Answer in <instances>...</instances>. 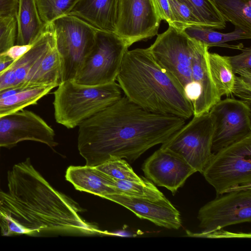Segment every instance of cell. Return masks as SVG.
I'll list each match as a JSON object with an SVG mask.
<instances>
[{"label":"cell","instance_id":"cell-28","mask_svg":"<svg viewBox=\"0 0 251 251\" xmlns=\"http://www.w3.org/2000/svg\"><path fill=\"white\" fill-rule=\"evenodd\" d=\"M96 167L111 177L120 180L141 182L145 178L136 175L128 163L122 158L111 159Z\"/></svg>","mask_w":251,"mask_h":251},{"label":"cell","instance_id":"cell-19","mask_svg":"<svg viewBox=\"0 0 251 251\" xmlns=\"http://www.w3.org/2000/svg\"><path fill=\"white\" fill-rule=\"evenodd\" d=\"M117 0H79L69 15L76 16L97 29L114 32Z\"/></svg>","mask_w":251,"mask_h":251},{"label":"cell","instance_id":"cell-33","mask_svg":"<svg viewBox=\"0 0 251 251\" xmlns=\"http://www.w3.org/2000/svg\"><path fill=\"white\" fill-rule=\"evenodd\" d=\"M240 100L246 102L251 106V79L235 75L234 83L232 92Z\"/></svg>","mask_w":251,"mask_h":251},{"label":"cell","instance_id":"cell-15","mask_svg":"<svg viewBox=\"0 0 251 251\" xmlns=\"http://www.w3.org/2000/svg\"><path fill=\"white\" fill-rule=\"evenodd\" d=\"M55 42L52 23L44 28L31 48L0 73V91L6 88L23 87L35 74L51 46Z\"/></svg>","mask_w":251,"mask_h":251},{"label":"cell","instance_id":"cell-37","mask_svg":"<svg viewBox=\"0 0 251 251\" xmlns=\"http://www.w3.org/2000/svg\"><path fill=\"white\" fill-rule=\"evenodd\" d=\"M15 60L9 56L6 52L0 54V73L11 66Z\"/></svg>","mask_w":251,"mask_h":251},{"label":"cell","instance_id":"cell-25","mask_svg":"<svg viewBox=\"0 0 251 251\" xmlns=\"http://www.w3.org/2000/svg\"><path fill=\"white\" fill-rule=\"evenodd\" d=\"M205 27L224 29L226 21L218 11L214 0H182Z\"/></svg>","mask_w":251,"mask_h":251},{"label":"cell","instance_id":"cell-22","mask_svg":"<svg viewBox=\"0 0 251 251\" xmlns=\"http://www.w3.org/2000/svg\"><path fill=\"white\" fill-rule=\"evenodd\" d=\"M184 31L190 37L205 44L209 48L220 47L241 50L244 48L243 44L229 45L226 42L251 38V32L238 28L226 33L214 31L213 29L206 27L198 26L187 27Z\"/></svg>","mask_w":251,"mask_h":251},{"label":"cell","instance_id":"cell-4","mask_svg":"<svg viewBox=\"0 0 251 251\" xmlns=\"http://www.w3.org/2000/svg\"><path fill=\"white\" fill-rule=\"evenodd\" d=\"M115 81L88 86L73 80L64 81L54 92L53 102L56 122L71 129L112 105L122 96Z\"/></svg>","mask_w":251,"mask_h":251},{"label":"cell","instance_id":"cell-31","mask_svg":"<svg viewBox=\"0 0 251 251\" xmlns=\"http://www.w3.org/2000/svg\"><path fill=\"white\" fill-rule=\"evenodd\" d=\"M241 50L240 54L227 57L235 75L251 79V48L244 47Z\"/></svg>","mask_w":251,"mask_h":251},{"label":"cell","instance_id":"cell-32","mask_svg":"<svg viewBox=\"0 0 251 251\" xmlns=\"http://www.w3.org/2000/svg\"><path fill=\"white\" fill-rule=\"evenodd\" d=\"M186 236L192 237H201L209 238H250V233L233 232L225 230L223 228L211 230H202L200 232H193L189 230H186Z\"/></svg>","mask_w":251,"mask_h":251},{"label":"cell","instance_id":"cell-26","mask_svg":"<svg viewBox=\"0 0 251 251\" xmlns=\"http://www.w3.org/2000/svg\"><path fill=\"white\" fill-rule=\"evenodd\" d=\"M113 187L118 194L151 200L166 198L155 185L147 178L141 182L120 180L114 178Z\"/></svg>","mask_w":251,"mask_h":251},{"label":"cell","instance_id":"cell-3","mask_svg":"<svg viewBox=\"0 0 251 251\" xmlns=\"http://www.w3.org/2000/svg\"><path fill=\"white\" fill-rule=\"evenodd\" d=\"M116 80L125 96L145 110L190 119L191 102L148 48L127 50Z\"/></svg>","mask_w":251,"mask_h":251},{"label":"cell","instance_id":"cell-9","mask_svg":"<svg viewBox=\"0 0 251 251\" xmlns=\"http://www.w3.org/2000/svg\"><path fill=\"white\" fill-rule=\"evenodd\" d=\"M212 124L208 112L192 119L173 134L161 148L182 157L196 172L202 173L214 155Z\"/></svg>","mask_w":251,"mask_h":251},{"label":"cell","instance_id":"cell-1","mask_svg":"<svg viewBox=\"0 0 251 251\" xmlns=\"http://www.w3.org/2000/svg\"><path fill=\"white\" fill-rule=\"evenodd\" d=\"M7 188L0 189V228L3 236H37L50 232L111 235L86 222L80 206L58 191L29 158L7 174Z\"/></svg>","mask_w":251,"mask_h":251},{"label":"cell","instance_id":"cell-2","mask_svg":"<svg viewBox=\"0 0 251 251\" xmlns=\"http://www.w3.org/2000/svg\"><path fill=\"white\" fill-rule=\"evenodd\" d=\"M185 123L178 116L145 110L124 96L80 124L77 148L88 166L116 158L132 162Z\"/></svg>","mask_w":251,"mask_h":251},{"label":"cell","instance_id":"cell-11","mask_svg":"<svg viewBox=\"0 0 251 251\" xmlns=\"http://www.w3.org/2000/svg\"><path fill=\"white\" fill-rule=\"evenodd\" d=\"M161 21L152 0H117L114 33L129 47L157 35Z\"/></svg>","mask_w":251,"mask_h":251},{"label":"cell","instance_id":"cell-27","mask_svg":"<svg viewBox=\"0 0 251 251\" xmlns=\"http://www.w3.org/2000/svg\"><path fill=\"white\" fill-rule=\"evenodd\" d=\"M79 0H36L40 18L44 23L70 14Z\"/></svg>","mask_w":251,"mask_h":251},{"label":"cell","instance_id":"cell-29","mask_svg":"<svg viewBox=\"0 0 251 251\" xmlns=\"http://www.w3.org/2000/svg\"><path fill=\"white\" fill-rule=\"evenodd\" d=\"M174 21V27L184 30L190 27H205L182 0H168Z\"/></svg>","mask_w":251,"mask_h":251},{"label":"cell","instance_id":"cell-23","mask_svg":"<svg viewBox=\"0 0 251 251\" xmlns=\"http://www.w3.org/2000/svg\"><path fill=\"white\" fill-rule=\"evenodd\" d=\"M207 59L212 80L219 96L232 95L235 75L227 56L208 52Z\"/></svg>","mask_w":251,"mask_h":251},{"label":"cell","instance_id":"cell-35","mask_svg":"<svg viewBox=\"0 0 251 251\" xmlns=\"http://www.w3.org/2000/svg\"><path fill=\"white\" fill-rule=\"evenodd\" d=\"M18 0H0V16L16 17Z\"/></svg>","mask_w":251,"mask_h":251},{"label":"cell","instance_id":"cell-17","mask_svg":"<svg viewBox=\"0 0 251 251\" xmlns=\"http://www.w3.org/2000/svg\"><path fill=\"white\" fill-rule=\"evenodd\" d=\"M209 48L195 39L192 55V79L199 88V96L193 104V116L208 112L221 100L210 75L207 56Z\"/></svg>","mask_w":251,"mask_h":251},{"label":"cell","instance_id":"cell-6","mask_svg":"<svg viewBox=\"0 0 251 251\" xmlns=\"http://www.w3.org/2000/svg\"><path fill=\"white\" fill-rule=\"evenodd\" d=\"M202 174L217 196L251 189V135L214 153Z\"/></svg>","mask_w":251,"mask_h":251},{"label":"cell","instance_id":"cell-21","mask_svg":"<svg viewBox=\"0 0 251 251\" xmlns=\"http://www.w3.org/2000/svg\"><path fill=\"white\" fill-rule=\"evenodd\" d=\"M54 86L44 85L6 88L0 91V118L35 104Z\"/></svg>","mask_w":251,"mask_h":251},{"label":"cell","instance_id":"cell-5","mask_svg":"<svg viewBox=\"0 0 251 251\" xmlns=\"http://www.w3.org/2000/svg\"><path fill=\"white\" fill-rule=\"evenodd\" d=\"M148 48L157 64L183 90L192 106L199 91L192 79V55L195 39L169 25Z\"/></svg>","mask_w":251,"mask_h":251},{"label":"cell","instance_id":"cell-30","mask_svg":"<svg viewBox=\"0 0 251 251\" xmlns=\"http://www.w3.org/2000/svg\"><path fill=\"white\" fill-rule=\"evenodd\" d=\"M16 36V17L0 16V54L6 52L15 45Z\"/></svg>","mask_w":251,"mask_h":251},{"label":"cell","instance_id":"cell-13","mask_svg":"<svg viewBox=\"0 0 251 251\" xmlns=\"http://www.w3.org/2000/svg\"><path fill=\"white\" fill-rule=\"evenodd\" d=\"M33 141L50 147L57 145L53 129L39 116L22 110L0 118V147L10 148L19 142Z\"/></svg>","mask_w":251,"mask_h":251},{"label":"cell","instance_id":"cell-20","mask_svg":"<svg viewBox=\"0 0 251 251\" xmlns=\"http://www.w3.org/2000/svg\"><path fill=\"white\" fill-rule=\"evenodd\" d=\"M16 44H32L43 31L45 24L42 21L36 0H18Z\"/></svg>","mask_w":251,"mask_h":251},{"label":"cell","instance_id":"cell-18","mask_svg":"<svg viewBox=\"0 0 251 251\" xmlns=\"http://www.w3.org/2000/svg\"><path fill=\"white\" fill-rule=\"evenodd\" d=\"M67 181L75 189L102 198L110 194H118L113 187L114 178L98 170L96 166H70L65 175Z\"/></svg>","mask_w":251,"mask_h":251},{"label":"cell","instance_id":"cell-16","mask_svg":"<svg viewBox=\"0 0 251 251\" xmlns=\"http://www.w3.org/2000/svg\"><path fill=\"white\" fill-rule=\"evenodd\" d=\"M102 198L124 206L139 218L149 220L159 226L173 229H178L181 226L179 211L166 197L151 200L110 194Z\"/></svg>","mask_w":251,"mask_h":251},{"label":"cell","instance_id":"cell-10","mask_svg":"<svg viewBox=\"0 0 251 251\" xmlns=\"http://www.w3.org/2000/svg\"><path fill=\"white\" fill-rule=\"evenodd\" d=\"M251 112L246 102L231 98L221 100L211 108L213 153L251 135Z\"/></svg>","mask_w":251,"mask_h":251},{"label":"cell","instance_id":"cell-24","mask_svg":"<svg viewBox=\"0 0 251 251\" xmlns=\"http://www.w3.org/2000/svg\"><path fill=\"white\" fill-rule=\"evenodd\" d=\"M217 9L226 22L236 28L251 32V0H214Z\"/></svg>","mask_w":251,"mask_h":251},{"label":"cell","instance_id":"cell-7","mask_svg":"<svg viewBox=\"0 0 251 251\" xmlns=\"http://www.w3.org/2000/svg\"><path fill=\"white\" fill-rule=\"evenodd\" d=\"M52 24L61 62V83L74 80L95 44L97 29L71 15L59 18Z\"/></svg>","mask_w":251,"mask_h":251},{"label":"cell","instance_id":"cell-8","mask_svg":"<svg viewBox=\"0 0 251 251\" xmlns=\"http://www.w3.org/2000/svg\"><path fill=\"white\" fill-rule=\"evenodd\" d=\"M128 48L114 32L97 29L95 44L72 80L88 86L115 82Z\"/></svg>","mask_w":251,"mask_h":251},{"label":"cell","instance_id":"cell-38","mask_svg":"<svg viewBox=\"0 0 251 251\" xmlns=\"http://www.w3.org/2000/svg\"></svg>","mask_w":251,"mask_h":251},{"label":"cell","instance_id":"cell-12","mask_svg":"<svg viewBox=\"0 0 251 251\" xmlns=\"http://www.w3.org/2000/svg\"><path fill=\"white\" fill-rule=\"evenodd\" d=\"M197 218L202 230L251 222V189L232 191L217 196L200 208Z\"/></svg>","mask_w":251,"mask_h":251},{"label":"cell","instance_id":"cell-34","mask_svg":"<svg viewBox=\"0 0 251 251\" xmlns=\"http://www.w3.org/2000/svg\"><path fill=\"white\" fill-rule=\"evenodd\" d=\"M161 20L174 27V21L168 0H152Z\"/></svg>","mask_w":251,"mask_h":251},{"label":"cell","instance_id":"cell-36","mask_svg":"<svg viewBox=\"0 0 251 251\" xmlns=\"http://www.w3.org/2000/svg\"><path fill=\"white\" fill-rule=\"evenodd\" d=\"M32 45H14L6 51V53L11 58L16 60L25 53L31 48Z\"/></svg>","mask_w":251,"mask_h":251},{"label":"cell","instance_id":"cell-14","mask_svg":"<svg viewBox=\"0 0 251 251\" xmlns=\"http://www.w3.org/2000/svg\"><path fill=\"white\" fill-rule=\"evenodd\" d=\"M142 170L146 178L158 186L165 187L173 195L197 172L178 154L161 147L145 161Z\"/></svg>","mask_w":251,"mask_h":251}]
</instances>
